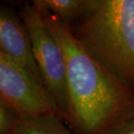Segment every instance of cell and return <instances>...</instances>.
Segmentation results:
<instances>
[{
	"label": "cell",
	"mask_w": 134,
	"mask_h": 134,
	"mask_svg": "<svg viewBox=\"0 0 134 134\" xmlns=\"http://www.w3.org/2000/svg\"><path fill=\"white\" fill-rule=\"evenodd\" d=\"M107 134H134V114L112 128Z\"/></svg>",
	"instance_id": "cell-9"
},
{
	"label": "cell",
	"mask_w": 134,
	"mask_h": 134,
	"mask_svg": "<svg viewBox=\"0 0 134 134\" xmlns=\"http://www.w3.org/2000/svg\"><path fill=\"white\" fill-rule=\"evenodd\" d=\"M19 116L17 111L0 99V134L14 133Z\"/></svg>",
	"instance_id": "cell-8"
},
{
	"label": "cell",
	"mask_w": 134,
	"mask_h": 134,
	"mask_svg": "<svg viewBox=\"0 0 134 134\" xmlns=\"http://www.w3.org/2000/svg\"><path fill=\"white\" fill-rule=\"evenodd\" d=\"M0 48L44 85L28 31L21 18L6 9L0 12Z\"/></svg>",
	"instance_id": "cell-5"
},
{
	"label": "cell",
	"mask_w": 134,
	"mask_h": 134,
	"mask_svg": "<svg viewBox=\"0 0 134 134\" xmlns=\"http://www.w3.org/2000/svg\"><path fill=\"white\" fill-rule=\"evenodd\" d=\"M38 10L65 57L69 99L67 123L77 134H107L134 114V90L95 60L69 25Z\"/></svg>",
	"instance_id": "cell-1"
},
{
	"label": "cell",
	"mask_w": 134,
	"mask_h": 134,
	"mask_svg": "<svg viewBox=\"0 0 134 134\" xmlns=\"http://www.w3.org/2000/svg\"><path fill=\"white\" fill-rule=\"evenodd\" d=\"M0 99L12 106L19 117L59 114L58 105L46 87L1 51Z\"/></svg>",
	"instance_id": "cell-4"
},
{
	"label": "cell",
	"mask_w": 134,
	"mask_h": 134,
	"mask_svg": "<svg viewBox=\"0 0 134 134\" xmlns=\"http://www.w3.org/2000/svg\"><path fill=\"white\" fill-rule=\"evenodd\" d=\"M12 134H14V133H12Z\"/></svg>",
	"instance_id": "cell-10"
},
{
	"label": "cell",
	"mask_w": 134,
	"mask_h": 134,
	"mask_svg": "<svg viewBox=\"0 0 134 134\" xmlns=\"http://www.w3.org/2000/svg\"><path fill=\"white\" fill-rule=\"evenodd\" d=\"M89 2L90 0H35L32 4L37 9L45 10L71 26L83 17Z\"/></svg>",
	"instance_id": "cell-7"
},
{
	"label": "cell",
	"mask_w": 134,
	"mask_h": 134,
	"mask_svg": "<svg viewBox=\"0 0 134 134\" xmlns=\"http://www.w3.org/2000/svg\"><path fill=\"white\" fill-rule=\"evenodd\" d=\"M70 27L95 60L134 90V0H90Z\"/></svg>",
	"instance_id": "cell-2"
},
{
	"label": "cell",
	"mask_w": 134,
	"mask_h": 134,
	"mask_svg": "<svg viewBox=\"0 0 134 134\" xmlns=\"http://www.w3.org/2000/svg\"><path fill=\"white\" fill-rule=\"evenodd\" d=\"M58 113L19 117L14 134H74Z\"/></svg>",
	"instance_id": "cell-6"
},
{
	"label": "cell",
	"mask_w": 134,
	"mask_h": 134,
	"mask_svg": "<svg viewBox=\"0 0 134 134\" xmlns=\"http://www.w3.org/2000/svg\"><path fill=\"white\" fill-rule=\"evenodd\" d=\"M20 18L30 36L34 57L44 84L58 105L60 116L67 123L69 99L66 66L62 49L45 24L42 13L32 3L24 6Z\"/></svg>",
	"instance_id": "cell-3"
}]
</instances>
